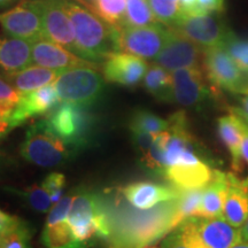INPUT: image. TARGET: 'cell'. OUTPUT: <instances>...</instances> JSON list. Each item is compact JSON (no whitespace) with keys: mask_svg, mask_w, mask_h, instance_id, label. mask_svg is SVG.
Returning a JSON list of instances; mask_svg holds the SVG:
<instances>
[{"mask_svg":"<svg viewBox=\"0 0 248 248\" xmlns=\"http://www.w3.org/2000/svg\"><path fill=\"white\" fill-rule=\"evenodd\" d=\"M123 199L120 188L110 198H102L111 229L108 248H140L154 245L182 223L177 199L161 202L150 209L136 208Z\"/></svg>","mask_w":248,"mask_h":248,"instance_id":"cell-1","label":"cell"},{"mask_svg":"<svg viewBox=\"0 0 248 248\" xmlns=\"http://www.w3.org/2000/svg\"><path fill=\"white\" fill-rule=\"evenodd\" d=\"M64 7L75 29L78 57L97 63L121 52L116 26L107 23L71 0H64Z\"/></svg>","mask_w":248,"mask_h":248,"instance_id":"cell-2","label":"cell"},{"mask_svg":"<svg viewBox=\"0 0 248 248\" xmlns=\"http://www.w3.org/2000/svg\"><path fill=\"white\" fill-rule=\"evenodd\" d=\"M74 234L89 244L93 239L108 241L110 235V221L104 200L89 191L75 194L67 217Z\"/></svg>","mask_w":248,"mask_h":248,"instance_id":"cell-3","label":"cell"},{"mask_svg":"<svg viewBox=\"0 0 248 248\" xmlns=\"http://www.w3.org/2000/svg\"><path fill=\"white\" fill-rule=\"evenodd\" d=\"M48 128L73 150L89 146L94 133L97 119L89 106L63 102L45 117Z\"/></svg>","mask_w":248,"mask_h":248,"instance_id":"cell-4","label":"cell"},{"mask_svg":"<svg viewBox=\"0 0 248 248\" xmlns=\"http://www.w3.org/2000/svg\"><path fill=\"white\" fill-rule=\"evenodd\" d=\"M20 153L28 162L43 168L61 166L70 157L69 148L48 128L45 119L31 123Z\"/></svg>","mask_w":248,"mask_h":248,"instance_id":"cell-5","label":"cell"},{"mask_svg":"<svg viewBox=\"0 0 248 248\" xmlns=\"http://www.w3.org/2000/svg\"><path fill=\"white\" fill-rule=\"evenodd\" d=\"M61 101L91 106L104 93L105 82L97 68L78 67L62 71L54 82Z\"/></svg>","mask_w":248,"mask_h":248,"instance_id":"cell-6","label":"cell"},{"mask_svg":"<svg viewBox=\"0 0 248 248\" xmlns=\"http://www.w3.org/2000/svg\"><path fill=\"white\" fill-rule=\"evenodd\" d=\"M202 67L204 75L217 92L224 90L237 94L248 93V80L223 45L203 49Z\"/></svg>","mask_w":248,"mask_h":248,"instance_id":"cell-7","label":"cell"},{"mask_svg":"<svg viewBox=\"0 0 248 248\" xmlns=\"http://www.w3.org/2000/svg\"><path fill=\"white\" fill-rule=\"evenodd\" d=\"M119 28L120 51L141 59H155L162 51L169 35V27L155 23L145 27Z\"/></svg>","mask_w":248,"mask_h":248,"instance_id":"cell-8","label":"cell"},{"mask_svg":"<svg viewBox=\"0 0 248 248\" xmlns=\"http://www.w3.org/2000/svg\"><path fill=\"white\" fill-rule=\"evenodd\" d=\"M170 28L202 49L223 45L231 31L218 17L210 14L190 15L182 13L181 17Z\"/></svg>","mask_w":248,"mask_h":248,"instance_id":"cell-9","label":"cell"},{"mask_svg":"<svg viewBox=\"0 0 248 248\" xmlns=\"http://www.w3.org/2000/svg\"><path fill=\"white\" fill-rule=\"evenodd\" d=\"M171 75L173 102L182 106L199 107L217 93L200 67L181 68Z\"/></svg>","mask_w":248,"mask_h":248,"instance_id":"cell-10","label":"cell"},{"mask_svg":"<svg viewBox=\"0 0 248 248\" xmlns=\"http://www.w3.org/2000/svg\"><path fill=\"white\" fill-rule=\"evenodd\" d=\"M0 24L12 37L30 42L44 38L42 11L37 0L21 1L15 7L0 13Z\"/></svg>","mask_w":248,"mask_h":248,"instance_id":"cell-11","label":"cell"},{"mask_svg":"<svg viewBox=\"0 0 248 248\" xmlns=\"http://www.w3.org/2000/svg\"><path fill=\"white\" fill-rule=\"evenodd\" d=\"M43 16L44 38L57 43L78 55L75 29L68 15L64 0H37Z\"/></svg>","mask_w":248,"mask_h":248,"instance_id":"cell-12","label":"cell"},{"mask_svg":"<svg viewBox=\"0 0 248 248\" xmlns=\"http://www.w3.org/2000/svg\"><path fill=\"white\" fill-rule=\"evenodd\" d=\"M202 59L203 49L200 46L169 27L168 39L155 58V63L168 71H173L186 67H200Z\"/></svg>","mask_w":248,"mask_h":248,"instance_id":"cell-13","label":"cell"},{"mask_svg":"<svg viewBox=\"0 0 248 248\" xmlns=\"http://www.w3.org/2000/svg\"><path fill=\"white\" fill-rule=\"evenodd\" d=\"M61 102L54 84H47L24 94L12 111L11 130L20 126L33 117L47 115Z\"/></svg>","mask_w":248,"mask_h":248,"instance_id":"cell-14","label":"cell"},{"mask_svg":"<svg viewBox=\"0 0 248 248\" xmlns=\"http://www.w3.org/2000/svg\"><path fill=\"white\" fill-rule=\"evenodd\" d=\"M32 61L37 66L57 70L59 73L78 67L98 68V63L95 62L85 60L63 46L46 38L32 42Z\"/></svg>","mask_w":248,"mask_h":248,"instance_id":"cell-15","label":"cell"},{"mask_svg":"<svg viewBox=\"0 0 248 248\" xmlns=\"http://www.w3.org/2000/svg\"><path fill=\"white\" fill-rule=\"evenodd\" d=\"M148 69L144 59L125 52L111 54L102 66V73L107 82L128 88H135L144 79Z\"/></svg>","mask_w":248,"mask_h":248,"instance_id":"cell-16","label":"cell"},{"mask_svg":"<svg viewBox=\"0 0 248 248\" xmlns=\"http://www.w3.org/2000/svg\"><path fill=\"white\" fill-rule=\"evenodd\" d=\"M195 231L206 248H231L241 241L240 228H234L224 217L192 216Z\"/></svg>","mask_w":248,"mask_h":248,"instance_id":"cell-17","label":"cell"},{"mask_svg":"<svg viewBox=\"0 0 248 248\" xmlns=\"http://www.w3.org/2000/svg\"><path fill=\"white\" fill-rule=\"evenodd\" d=\"M129 203L139 209H150L161 202L178 198V188L153 182H135L120 188Z\"/></svg>","mask_w":248,"mask_h":248,"instance_id":"cell-18","label":"cell"},{"mask_svg":"<svg viewBox=\"0 0 248 248\" xmlns=\"http://www.w3.org/2000/svg\"><path fill=\"white\" fill-rule=\"evenodd\" d=\"M32 62V42L17 37H0V70L5 74L17 73Z\"/></svg>","mask_w":248,"mask_h":248,"instance_id":"cell-19","label":"cell"},{"mask_svg":"<svg viewBox=\"0 0 248 248\" xmlns=\"http://www.w3.org/2000/svg\"><path fill=\"white\" fill-rule=\"evenodd\" d=\"M223 217L234 228H241L248 217V177L240 179L229 172V188Z\"/></svg>","mask_w":248,"mask_h":248,"instance_id":"cell-20","label":"cell"},{"mask_svg":"<svg viewBox=\"0 0 248 248\" xmlns=\"http://www.w3.org/2000/svg\"><path fill=\"white\" fill-rule=\"evenodd\" d=\"M228 188L229 173L214 169L212 179L203 188L202 201L197 216L206 218L223 216Z\"/></svg>","mask_w":248,"mask_h":248,"instance_id":"cell-21","label":"cell"},{"mask_svg":"<svg viewBox=\"0 0 248 248\" xmlns=\"http://www.w3.org/2000/svg\"><path fill=\"white\" fill-rule=\"evenodd\" d=\"M214 169L207 161L190 166H171L164 170L163 177L177 188L202 187L212 179Z\"/></svg>","mask_w":248,"mask_h":248,"instance_id":"cell-22","label":"cell"},{"mask_svg":"<svg viewBox=\"0 0 248 248\" xmlns=\"http://www.w3.org/2000/svg\"><path fill=\"white\" fill-rule=\"evenodd\" d=\"M218 133L222 141L230 151L232 157V167L234 170L243 168V155H241V141H243V132L245 129L244 120L235 114L219 117Z\"/></svg>","mask_w":248,"mask_h":248,"instance_id":"cell-23","label":"cell"},{"mask_svg":"<svg viewBox=\"0 0 248 248\" xmlns=\"http://www.w3.org/2000/svg\"><path fill=\"white\" fill-rule=\"evenodd\" d=\"M60 74L57 70L42 66H29L17 73L5 75V77L21 94H24L47 84H52Z\"/></svg>","mask_w":248,"mask_h":248,"instance_id":"cell-24","label":"cell"},{"mask_svg":"<svg viewBox=\"0 0 248 248\" xmlns=\"http://www.w3.org/2000/svg\"><path fill=\"white\" fill-rule=\"evenodd\" d=\"M142 85L157 100L173 102L171 71L164 69L160 64L154 63L148 67Z\"/></svg>","mask_w":248,"mask_h":248,"instance_id":"cell-25","label":"cell"},{"mask_svg":"<svg viewBox=\"0 0 248 248\" xmlns=\"http://www.w3.org/2000/svg\"><path fill=\"white\" fill-rule=\"evenodd\" d=\"M42 241L47 248H89V244L79 240L74 234L68 222L45 225Z\"/></svg>","mask_w":248,"mask_h":248,"instance_id":"cell-26","label":"cell"},{"mask_svg":"<svg viewBox=\"0 0 248 248\" xmlns=\"http://www.w3.org/2000/svg\"><path fill=\"white\" fill-rule=\"evenodd\" d=\"M161 248H206V246L200 240L190 217L164 238Z\"/></svg>","mask_w":248,"mask_h":248,"instance_id":"cell-27","label":"cell"},{"mask_svg":"<svg viewBox=\"0 0 248 248\" xmlns=\"http://www.w3.org/2000/svg\"><path fill=\"white\" fill-rule=\"evenodd\" d=\"M157 23L147 0H126L123 23L120 27H145Z\"/></svg>","mask_w":248,"mask_h":248,"instance_id":"cell-28","label":"cell"},{"mask_svg":"<svg viewBox=\"0 0 248 248\" xmlns=\"http://www.w3.org/2000/svg\"><path fill=\"white\" fill-rule=\"evenodd\" d=\"M7 190L20 197L27 203V206H29L31 209L38 213L48 212L53 204L51 200V195L43 186L32 185L24 188V190H16V188H7Z\"/></svg>","mask_w":248,"mask_h":248,"instance_id":"cell-29","label":"cell"},{"mask_svg":"<svg viewBox=\"0 0 248 248\" xmlns=\"http://www.w3.org/2000/svg\"><path fill=\"white\" fill-rule=\"evenodd\" d=\"M203 188L204 186L195 188H178L177 212L182 222L198 215L202 201Z\"/></svg>","mask_w":248,"mask_h":248,"instance_id":"cell-30","label":"cell"},{"mask_svg":"<svg viewBox=\"0 0 248 248\" xmlns=\"http://www.w3.org/2000/svg\"><path fill=\"white\" fill-rule=\"evenodd\" d=\"M126 0H95L92 12L111 26L120 27L125 15Z\"/></svg>","mask_w":248,"mask_h":248,"instance_id":"cell-31","label":"cell"},{"mask_svg":"<svg viewBox=\"0 0 248 248\" xmlns=\"http://www.w3.org/2000/svg\"><path fill=\"white\" fill-rule=\"evenodd\" d=\"M157 22L172 27L181 17L182 8L179 0H147Z\"/></svg>","mask_w":248,"mask_h":248,"instance_id":"cell-32","label":"cell"},{"mask_svg":"<svg viewBox=\"0 0 248 248\" xmlns=\"http://www.w3.org/2000/svg\"><path fill=\"white\" fill-rule=\"evenodd\" d=\"M130 129L142 130L152 133L166 131L169 129V121L163 120L145 109L136 110L130 121Z\"/></svg>","mask_w":248,"mask_h":248,"instance_id":"cell-33","label":"cell"},{"mask_svg":"<svg viewBox=\"0 0 248 248\" xmlns=\"http://www.w3.org/2000/svg\"><path fill=\"white\" fill-rule=\"evenodd\" d=\"M32 232L29 223L22 219L16 228L0 235V248H31L30 239Z\"/></svg>","mask_w":248,"mask_h":248,"instance_id":"cell-34","label":"cell"},{"mask_svg":"<svg viewBox=\"0 0 248 248\" xmlns=\"http://www.w3.org/2000/svg\"><path fill=\"white\" fill-rule=\"evenodd\" d=\"M223 47L226 49L229 55L233 59L237 66L244 73L248 74V39H240L230 31L226 37Z\"/></svg>","mask_w":248,"mask_h":248,"instance_id":"cell-35","label":"cell"},{"mask_svg":"<svg viewBox=\"0 0 248 248\" xmlns=\"http://www.w3.org/2000/svg\"><path fill=\"white\" fill-rule=\"evenodd\" d=\"M42 186L51 195L52 202L57 203L61 200L62 192L66 186V178H64V175L60 172H52L43 181Z\"/></svg>","mask_w":248,"mask_h":248,"instance_id":"cell-36","label":"cell"},{"mask_svg":"<svg viewBox=\"0 0 248 248\" xmlns=\"http://www.w3.org/2000/svg\"><path fill=\"white\" fill-rule=\"evenodd\" d=\"M74 198H75V194L70 193L67 194L64 198H61V200L55 203L53 208L49 210L47 219H46V224L52 225L66 221L71 204H73Z\"/></svg>","mask_w":248,"mask_h":248,"instance_id":"cell-37","label":"cell"},{"mask_svg":"<svg viewBox=\"0 0 248 248\" xmlns=\"http://www.w3.org/2000/svg\"><path fill=\"white\" fill-rule=\"evenodd\" d=\"M21 99V93L14 88L8 80L0 77V107L14 109Z\"/></svg>","mask_w":248,"mask_h":248,"instance_id":"cell-38","label":"cell"},{"mask_svg":"<svg viewBox=\"0 0 248 248\" xmlns=\"http://www.w3.org/2000/svg\"><path fill=\"white\" fill-rule=\"evenodd\" d=\"M130 130H131L133 142H135L136 147H137V150L140 152L141 157H144L145 155L148 153V151L151 150L156 133L142 131V130H137V129H130Z\"/></svg>","mask_w":248,"mask_h":248,"instance_id":"cell-39","label":"cell"},{"mask_svg":"<svg viewBox=\"0 0 248 248\" xmlns=\"http://www.w3.org/2000/svg\"><path fill=\"white\" fill-rule=\"evenodd\" d=\"M224 8V0H197V6L193 14L190 15H204L222 12Z\"/></svg>","mask_w":248,"mask_h":248,"instance_id":"cell-40","label":"cell"},{"mask_svg":"<svg viewBox=\"0 0 248 248\" xmlns=\"http://www.w3.org/2000/svg\"><path fill=\"white\" fill-rule=\"evenodd\" d=\"M231 113L240 116L241 119L248 120V93H245L240 99V107L231 108Z\"/></svg>","mask_w":248,"mask_h":248,"instance_id":"cell-41","label":"cell"},{"mask_svg":"<svg viewBox=\"0 0 248 248\" xmlns=\"http://www.w3.org/2000/svg\"><path fill=\"white\" fill-rule=\"evenodd\" d=\"M183 14H193L195 6H197V0H179Z\"/></svg>","mask_w":248,"mask_h":248,"instance_id":"cell-42","label":"cell"},{"mask_svg":"<svg viewBox=\"0 0 248 248\" xmlns=\"http://www.w3.org/2000/svg\"><path fill=\"white\" fill-rule=\"evenodd\" d=\"M241 155H243V159L248 163V126H247V124L245 125V129L243 132V141H241Z\"/></svg>","mask_w":248,"mask_h":248,"instance_id":"cell-43","label":"cell"},{"mask_svg":"<svg viewBox=\"0 0 248 248\" xmlns=\"http://www.w3.org/2000/svg\"><path fill=\"white\" fill-rule=\"evenodd\" d=\"M21 2V0H0V9H11Z\"/></svg>","mask_w":248,"mask_h":248,"instance_id":"cell-44","label":"cell"},{"mask_svg":"<svg viewBox=\"0 0 248 248\" xmlns=\"http://www.w3.org/2000/svg\"><path fill=\"white\" fill-rule=\"evenodd\" d=\"M11 131V125H9V121L0 119V140L4 137L6 133Z\"/></svg>","mask_w":248,"mask_h":248,"instance_id":"cell-45","label":"cell"},{"mask_svg":"<svg viewBox=\"0 0 248 248\" xmlns=\"http://www.w3.org/2000/svg\"><path fill=\"white\" fill-rule=\"evenodd\" d=\"M240 234H241V241H248V217L245 222V224L240 228Z\"/></svg>","mask_w":248,"mask_h":248,"instance_id":"cell-46","label":"cell"},{"mask_svg":"<svg viewBox=\"0 0 248 248\" xmlns=\"http://www.w3.org/2000/svg\"><path fill=\"white\" fill-rule=\"evenodd\" d=\"M231 248H248V241H240Z\"/></svg>","mask_w":248,"mask_h":248,"instance_id":"cell-47","label":"cell"},{"mask_svg":"<svg viewBox=\"0 0 248 248\" xmlns=\"http://www.w3.org/2000/svg\"><path fill=\"white\" fill-rule=\"evenodd\" d=\"M80 1H82L83 4H84V5L86 6V7L92 8L93 4H94V2H95V0H80Z\"/></svg>","mask_w":248,"mask_h":248,"instance_id":"cell-48","label":"cell"},{"mask_svg":"<svg viewBox=\"0 0 248 248\" xmlns=\"http://www.w3.org/2000/svg\"><path fill=\"white\" fill-rule=\"evenodd\" d=\"M140 248H161V246H159V245H156V244H154V245H148V246L140 247Z\"/></svg>","mask_w":248,"mask_h":248,"instance_id":"cell-49","label":"cell"},{"mask_svg":"<svg viewBox=\"0 0 248 248\" xmlns=\"http://www.w3.org/2000/svg\"><path fill=\"white\" fill-rule=\"evenodd\" d=\"M239 117H240V116H239ZM243 120H244V119H243ZM244 121H245V123H246L247 126H248V120H244Z\"/></svg>","mask_w":248,"mask_h":248,"instance_id":"cell-50","label":"cell"}]
</instances>
